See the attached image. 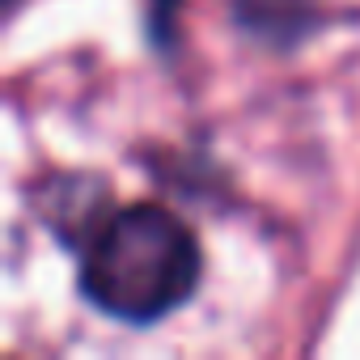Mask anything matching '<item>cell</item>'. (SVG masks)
Wrapping results in <instances>:
<instances>
[{"mask_svg": "<svg viewBox=\"0 0 360 360\" xmlns=\"http://www.w3.org/2000/svg\"><path fill=\"white\" fill-rule=\"evenodd\" d=\"M30 212L43 221V229L72 255L102 229V221L115 212L110 183L94 169H56L39 183H30Z\"/></svg>", "mask_w": 360, "mask_h": 360, "instance_id": "2", "label": "cell"}, {"mask_svg": "<svg viewBox=\"0 0 360 360\" xmlns=\"http://www.w3.org/2000/svg\"><path fill=\"white\" fill-rule=\"evenodd\" d=\"M233 26L276 56L301 51L309 39L335 26V9L326 0H229Z\"/></svg>", "mask_w": 360, "mask_h": 360, "instance_id": "3", "label": "cell"}, {"mask_svg": "<svg viewBox=\"0 0 360 360\" xmlns=\"http://www.w3.org/2000/svg\"><path fill=\"white\" fill-rule=\"evenodd\" d=\"M204 280L195 229L165 204H123L77 255V292L102 318L153 326L178 314Z\"/></svg>", "mask_w": 360, "mask_h": 360, "instance_id": "1", "label": "cell"}, {"mask_svg": "<svg viewBox=\"0 0 360 360\" xmlns=\"http://www.w3.org/2000/svg\"><path fill=\"white\" fill-rule=\"evenodd\" d=\"M183 5L187 0H144V43L161 56V60H174L178 47H183Z\"/></svg>", "mask_w": 360, "mask_h": 360, "instance_id": "4", "label": "cell"}]
</instances>
